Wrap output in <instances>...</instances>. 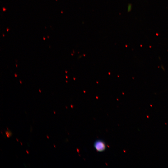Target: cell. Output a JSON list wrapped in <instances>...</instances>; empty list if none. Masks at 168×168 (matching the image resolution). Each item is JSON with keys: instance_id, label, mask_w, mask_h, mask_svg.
I'll use <instances>...</instances> for the list:
<instances>
[{"instance_id": "7", "label": "cell", "mask_w": 168, "mask_h": 168, "mask_svg": "<svg viewBox=\"0 0 168 168\" xmlns=\"http://www.w3.org/2000/svg\"><path fill=\"white\" fill-rule=\"evenodd\" d=\"M20 143L21 145H22L23 144H22V143L21 142H20Z\"/></svg>"}, {"instance_id": "2", "label": "cell", "mask_w": 168, "mask_h": 168, "mask_svg": "<svg viewBox=\"0 0 168 168\" xmlns=\"http://www.w3.org/2000/svg\"><path fill=\"white\" fill-rule=\"evenodd\" d=\"M5 133L6 136L8 138H9L12 135V133L10 131H6Z\"/></svg>"}, {"instance_id": "1", "label": "cell", "mask_w": 168, "mask_h": 168, "mask_svg": "<svg viewBox=\"0 0 168 168\" xmlns=\"http://www.w3.org/2000/svg\"><path fill=\"white\" fill-rule=\"evenodd\" d=\"M94 146L95 149L99 152L104 151L106 148V146L104 141L100 139L97 140L95 142Z\"/></svg>"}, {"instance_id": "9", "label": "cell", "mask_w": 168, "mask_h": 168, "mask_svg": "<svg viewBox=\"0 0 168 168\" xmlns=\"http://www.w3.org/2000/svg\"><path fill=\"white\" fill-rule=\"evenodd\" d=\"M7 129L8 130V128H7Z\"/></svg>"}, {"instance_id": "4", "label": "cell", "mask_w": 168, "mask_h": 168, "mask_svg": "<svg viewBox=\"0 0 168 168\" xmlns=\"http://www.w3.org/2000/svg\"><path fill=\"white\" fill-rule=\"evenodd\" d=\"M46 137L48 139H49V137L48 135H47Z\"/></svg>"}, {"instance_id": "6", "label": "cell", "mask_w": 168, "mask_h": 168, "mask_svg": "<svg viewBox=\"0 0 168 168\" xmlns=\"http://www.w3.org/2000/svg\"><path fill=\"white\" fill-rule=\"evenodd\" d=\"M16 140L17 142H19V140L17 138H16Z\"/></svg>"}, {"instance_id": "3", "label": "cell", "mask_w": 168, "mask_h": 168, "mask_svg": "<svg viewBox=\"0 0 168 168\" xmlns=\"http://www.w3.org/2000/svg\"><path fill=\"white\" fill-rule=\"evenodd\" d=\"M26 152L27 154H29V152L27 150H26Z\"/></svg>"}, {"instance_id": "5", "label": "cell", "mask_w": 168, "mask_h": 168, "mask_svg": "<svg viewBox=\"0 0 168 168\" xmlns=\"http://www.w3.org/2000/svg\"><path fill=\"white\" fill-rule=\"evenodd\" d=\"M53 145H54V147L55 148H56V146H55V145L54 144Z\"/></svg>"}, {"instance_id": "8", "label": "cell", "mask_w": 168, "mask_h": 168, "mask_svg": "<svg viewBox=\"0 0 168 168\" xmlns=\"http://www.w3.org/2000/svg\"><path fill=\"white\" fill-rule=\"evenodd\" d=\"M54 114H56V112L55 111H54Z\"/></svg>"}]
</instances>
